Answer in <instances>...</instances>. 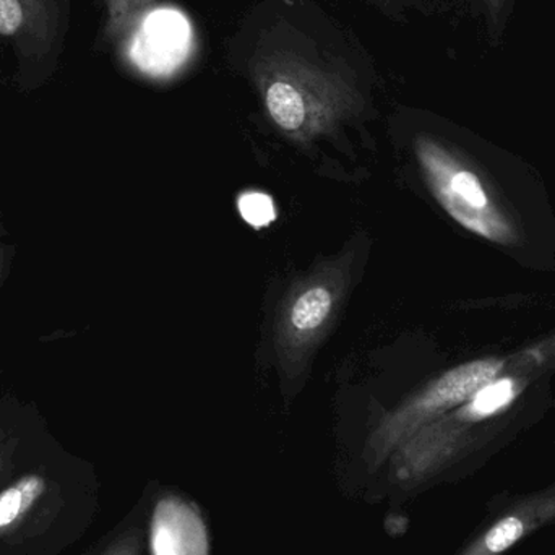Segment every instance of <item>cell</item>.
<instances>
[{
  "label": "cell",
  "instance_id": "obj_2",
  "mask_svg": "<svg viewBox=\"0 0 555 555\" xmlns=\"http://www.w3.org/2000/svg\"><path fill=\"white\" fill-rule=\"evenodd\" d=\"M256 80L270 119L293 142L307 145L362 109L361 94L339 75L296 54L266 55Z\"/></svg>",
  "mask_w": 555,
  "mask_h": 555
},
{
  "label": "cell",
  "instance_id": "obj_9",
  "mask_svg": "<svg viewBox=\"0 0 555 555\" xmlns=\"http://www.w3.org/2000/svg\"><path fill=\"white\" fill-rule=\"evenodd\" d=\"M150 501L143 499L93 555H146L149 553Z\"/></svg>",
  "mask_w": 555,
  "mask_h": 555
},
{
  "label": "cell",
  "instance_id": "obj_12",
  "mask_svg": "<svg viewBox=\"0 0 555 555\" xmlns=\"http://www.w3.org/2000/svg\"><path fill=\"white\" fill-rule=\"evenodd\" d=\"M241 217L250 224V227L260 228L269 227L276 218L275 205L272 197L262 194V192H246L241 195L237 201Z\"/></svg>",
  "mask_w": 555,
  "mask_h": 555
},
{
  "label": "cell",
  "instance_id": "obj_7",
  "mask_svg": "<svg viewBox=\"0 0 555 555\" xmlns=\"http://www.w3.org/2000/svg\"><path fill=\"white\" fill-rule=\"evenodd\" d=\"M150 555H210V537L197 505L163 492L149 515Z\"/></svg>",
  "mask_w": 555,
  "mask_h": 555
},
{
  "label": "cell",
  "instance_id": "obj_3",
  "mask_svg": "<svg viewBox=\"0 0 555 555\" xmlns=\"http://www.w3.org/2000/svg\"><path fill=\"white\" fill-rule=\"evenodd\" d=\"M352 254L322 263L297 281L276 315L278 361L287 377L306 369L310 356L332 328L351 281Z\"/></svg>",
  "mask_w": 555,
  "mask_h": 555
},
{
  "label": "cell",
  "instance_id": "obj_13",
  "mask_svg": "<svg viewBox=\"0 0 555 555\" xmlns=\"http://www.w3.org/2000/svg\"><path fill=\"white\" fill-rule=\"evenodd\" d=\"M7 460L9 459H7L5 450L0 447V491L5 488L7 482H9L16 473V468H10Z\"/></svg>",
  "mask_w": 555,
  "mask_h": 555
},
{
  "label": "cell",
  "instance_id": "obj_4",
  "mask_svg": "<svg viewBox=\"0 0 555 555\" xmlns=\"http://www.w3.org/2000/svg\"><path fill=\"white\" fill-rule=\"evenodd\" d=\"M416 155L430 191L450 217L481 236L504 241L502 237L507 236V227L489 207L485 189L476 175L426 137L416 140Z\"/></svg>",
  "mask_w": 555,
  "mask_h": 555
},
{
  "label": "cell",
  "instance_id": "obj_1",
  "mask_svg": "<svg viewBox=\"0 0 555 555\" xmlns=\"http://www.w3.org/2000/svg\"><path fill=\"white\" fill-rule=\"evenodd\" d=\"M96 486L46 466L16 469L0 491V555H59L93 520Z\"/></svg>",
  "mask_w": 555,
  "mask_h": 555
},
{
  "label": "cell",
  "instance_id": "obj_8",
  "mask_svg": "<svg viewBox=\"0 0 555 555\" xmlns=\"http://www.w3.org/2000/svg\"><path fill=\"white\" fill-rule=\"evenodd\" d=\"M51 0H0V36L25 49H46L54 38Z\"/></svg>",
  "mask_w": 555,
  "mask_h": 555
},
{
  "label": "cell",
  "instance_id": "obj_5",
  "mask_svg": "<svg viewBox=\"0 0 555 555\" xmlns=\"http://www.w3.org/2000/svg\"><path fill=\"white\" fill-rule=\"evenodd\" d=\"M486 378V364L468 365L449 372L429 388L382 417L365 447V459L372 468L388 462L391 453L427 426L433 417L465 400L479 380Z\"/></svg>",
  "mask_w": 555,
  "mask_h": 555
},
{
  "label": "cell",
  "instance_id": "obj_14",
  "mask_svg": "<svg viewBox=\"0 0 555 555\" xmlns=\"http://www.w3.org/2000/svg\"><path fill=\"white\" fill-rule=\"evenodd\" d=\"M486 7H488L489 15L492 16V20H498V16L501 15L502 10H504L505 3L507 0H485Z\"/></svg>",
  "mask_w": 555,
  "mask_h": 555
},
{
  "label": "cell",
  "instance_id": "obj_11",
  "mask_svg": "<svg viewBox=\"0 0 555 555\" xmlns=\"http://www.w3.org/2000/svg\"><path fill=\"white\" fill-rule=\"evenodd\" d=\"M153 2L155 0H107V35L116 38L129 31Z\"/></svg>",
  "mask_w": 555,
  "mask_h": 555
},
{
  "label": "cell",
  "instance_id": "obj_6",
  "mask_svg": "<svg viewBox=\"0 0 555 555\" xmlns=\"http://www.w3.org/2000/svg\"><path fill=\"white\" fill-rule=\"evenodd\" d=\"M554 524L555 482L528 494L505 495L455 555H505Z\"/></svg>",
  "mask_w": 555,
  "mask_h": 555
},
{
  "label": "cell",
  "instance_id": "obj_10",
  "mask_svg": "<svg viewBox=\"0 0 555 555\" xmlns=\"http://www.w3.org/2000/svg\"><path fill=\"white\" fill-rule=\"evenodd\" d=\"M514 384L511 380L495 382V384L482 388L476 395L472 404L463 411V420L479 423V421L488 420V417L501 413L514 400Z\"/></svg>",
  "mask_w": 555,
  "mask_h": 555
}]
</instances>
